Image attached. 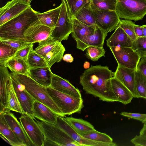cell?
<instances>
[{"instance_id": "4316f807", "label": "cell", "mask_w": 146, "mask_h": 146, "mask_svg": "<svg viewBox=\"0 0 146 146\" xmlns=\"http://www.w3.org/2000/svg\"><path fill=\"white\" fill-rule=\"evenodd\" d=\"M12 72L30 76V67L27 62L19 58H11L5 64Z\"/></svg>"}, {"instance_id": "ab89813d", "label": "cell", "mask_w": 146, "mask_h": 146, "mask_svg": "<svg viewBox=\"0 0 146 146\" xmlns=\"http://www.w3.org/2000/svg\"><path fill=\"white\" fill-rule=\"evenodd\" d=\"M135 24L134 22L131 20L125 19L120 20L119 24L133 41L137 38L134 28Z\"/></svg>"}, {"instance_id": "60d3db41", "label": "cell", "mask_w": 146, "mask_h": 146, "mask_svg": "<svg viewBox=\"0 0 146 146\" xmlns=\"http://www.w3.org/2000/svg\"><path fill=\"white\" fill-rule=\"evenodd\" d=\"M0 41L18 50L23 48L32 44L26 41L18 39L2 38H0Z\"/></svg>"}, {"instance_id": "3957f363", "label": "cell", "mask_w": 146, "mask_h": 146, "mask_svg": "<svg viewBox=\"0 0 146 146\" xmlns=\"http://www.w3.org/2000/svg\"><path fill=\"white\" fill-rule=\"evenodd\" d=\"M10 74L35 100L42 103L58 115L64 117L61 110L49 95L46 88L39 84L30 77L13 72Z\"/></svg>"}, {"instance_id": "4dcf8cb0", "label": "cell", "mask_w": 146, "mask_h": 146, "mask_svg": "<svg viewBox=\"0 0 146 146\" xmlns=\"http://www.w3.org/2000/svg\"><path fill=\"white\" fill-rule=\"evenodd\" d=\"M7 109L24 114L20 103L12 84L8 93L7 101Z\"/></svg>"}, {"instance_id": "603a6c76", "label": "cell", "mask_w": 146, "mask_h": 146, "mask_svg": "<svg viewBox=\"0 0 146 146\" xmlns=\"http://www.w3.org/2000/svg\"><path fill=\"white\" fill-rule=\"evenodd\" d=\"M111 85L113 92L118 102L126 105L130 103L133 96L130 91L123 84L113 77L111 79Z\"/></svg>"}, {"instance_id": "f1b7e54d", "label": "cell", "mask_w": 146, "mask_h": 146, "mask_svg": "<svg viewBox=\"0 0 146 146\" xmlns=\"http://www.w3.org/2000/svg\"><path fill=\"white\" fill-rule=\"evenodd\" d=\"M0 133L13 146H25L18 139L6 122L2 112H0Z\"/></svg>"}, {"instance_id": "7a4b0ae2", "label": "cell", "mask_w": 146, "mask_h": 146, "mask_svg": "<svg viewBox=\"0 0 146 146\" xmlns=\"http://www.w3.org/2000/svg\"><path fill=\"white\" fill-rule=\"evenodd\" d=\"M38 20L36 11L29 7L19 15L0 26V38L27 41L23 35L25 31Z\"/></svg>"}, {"instance_id": "9c48e42d", "label": "cell", "mask_w": 146, "mask_h": 146, "mask_svg": "<svg viewBox=\"0 0 146 146\" xmlns=\"http://www.w3.org/2000/svg\"><path fill=\"white\" fill-rule=\"evenodd\" d=\"M61 3L59 17L51 35L60 42L67 40L72 31V24L66 3L64 0H62Z\"/></svg>"}, {"instance_id": "83f0119b", "label": "cell", "mask_w": 146, "mask_h": 146, "mask_svg": "<svg viewBox=\"0 0 146 146\" xmlns=\"http://www.w3.org/2000/svg\"><path fill=\"white\" fill-rule=\"evenodd\" d=\"M64 118L71 126L82 136L85 133L96 130L91 124L82 119L72 117Z\"/></svg>"}, {"instance_id": "ba28073f", "label": "cell", "mask_w": 146, "mask_h": 146, "mask_svg": "<svg viewBox=\"0 0 146 146\" xmlns=\"http://www.w3.org/2000/svg\"><path fill=\"white\" fill-rule=\"evenodd\" d=\"M92 11L96 26L106 33L115 29L120 19L115 11H105L96 7L90 2Z\"/></svg>"}, {"instance_id": "816d5d0a", "label": "cell", "mask_w": 146, "mask_h": 146, "mask_svg": "<svg viewBox=\"0 0 146 146\" xmlns=\"http://www.w3.org/2000/svg\"><path fill=\"white\" fill-rule=\"evenodd\" d=\"M0 137H1L3 139V140L6 142L7 143L11 145V143L5 137L0 134Z\"/></svg>"}, {"instance_id": "bcb514c9", "label": "cell", "mask_w": 146, "mask_h": 146, "mask_svg": "<svg viewBox=\"0 0 146 146\" xmlns=\"http://www.w3.org/2000/svg\"><path fill=\"white\" fill-rule=\"evenodd\" d=\"M134 28L137 38L143 37V30L141 26L137 25L135 24Z\"/></svg>"}, {"instance_id": "1f68e13d", "label": "cell", "mask_w": 146, "mask_h": 146, "mask_svg": "<svg viewBox=\"0 0 146 146\" xmlns=\"http://www.w3.org/2000/svg\"><path fill=\"white\" fill-rule=\"evenodd\" d=\"M27 62L30 68L48 67L44 59L36 52L33 48L29 53Z\"/></svg>"}, {"instance_id": "ac0fdd59", "label": "cell", "mask_w": 146, "mask_h": 146, "mask_svg": "<svg viewBox=\"0 0 146 146\" xmlns=\"http://www.w3.org/2000/svg\"><path fill=\"white\" fill-rule=\"evenodd\" d=\"M107 35V33L97 26L94 33L83 36L79 40H76V48L84 51L90 46L103 47Z\"/></svg>"}, {"instance_id": "681fc988", "label": "cell", "mask_w": 146, "mask_h": 146, "mask_svg": "<svg viewBox=\"0 0 146 146\" xmlns=\"http://www.w3.org/2000/svg\"><path fill=\"white\" fill-rule=\"evenodd\" d=\"M83 66L86 69H87L90 67V63L88 61H86L84 64Z\"/></svg>"}, {"instance_id": "f5cc1de1", "label": "cell", "mask_w": 146, "mask_h": 146, "mask_svg": "<svg viewBox=\"0 0 146 146\" xmlns=\"http://www.w3.org/2000/svg\"><path fill=\"white\" fill-rule=\"evenodd\" d=\"M22 0L23 1L26 2V3H28L29 4H30V3H31V1L33 0Z\"/></svg>"}, {"instance_id": "e0dca14e", "label": "cell", "mask_w": 146, "mask_h": 146, "mask_svg": "<svg viewBox=\"0 0 146 146\" xmlns=\"http://www.w3.org/2000/svg\"><path fill=\"white\" fill-rule=\"evenodd\" d=\"M2 112L6 122L19 141L25 146H33L27 137L21 123L14 114L8 109Z\"/></svg>"}, {"instance_id": "277c9868", "label": "cell", "mask_w": 146, "mask_h": 146, "mask_svg": "<svg viewBox=\"0 0 146 146\" xmlns=\"http://www.w3.org/2000/svg\"><path fill=\"white\" fill-rule=\"evenodd\" d=\"M38 43L34 51L44 59L49 68L62 59L66 50L61 42L50 36Z\"/></svg>"}, {"instance_id": "f546056e", "label": "cell", "mask_w": 146, "mask_h": 146, "mask_svg": "<svg viewBox=\"0 0 146 146\" xmlns=\"http://www.w3.org/2000/svg\"><path fill=\"white\" fill-rule=\"evenodd\" d=\"M73 16L84 24L96 29L97 26L92 11L90 3L86 5Z\"/></svg>"}, {"instance_id": "52a82bcc", "label": "cell", "mask_w": 146, "mask_h": 146, "mask_svg": "<svg viewBox=\"0 0 146 146\" xmlns=\"http://www.w3.org/2000/svg\"><path fill=\"white\" fill-rule=\"evenodd\" d=\"M38 124L45 139L54 143L56 146H83L75 141L63 130L55 125L39 121Z\"/></svg>"}, {"instance_id": "f907efd6", "label": "cell", "mask_w": 146, "mask_h": 146, "mask_svg": "<svg viewBox=\"0 0 146 146\" xmlns=\"http://www.w3.org/2000/svg\"><path fill=\"white\" fill-rule=\"evenodd\" d=\"M141 26L143 28V36L146 37V25H143Z\"/></svg>"}, {"instance_id": "ee69618b", "label": "cell", "mask_w": 146, "mask_h": 146, "mask_svg": "<svg viewBox=\"0 0 146 146\" xmlns=\"http://www.w3.org/2000/svg\"><path fill=\"white\" fill-rule=\"evenodd\" d=\"M130 141L136 146H146V137L140 134L136 135Z\"/></svg>"}, {"instance_id": "ffe728a7", "label": "cell", "mask_w": 146, "mask_h": 146, "mask_svg": "<svg viewBox=\"0 0 146 146\" xmlns=\"http://www.w3.org/2000/svg\"><path fill=\"white\" fill-rule=\"evenodd\" d=\"M54 89L74 97L80 98L82 95L79 90L68 80L53 73L50 86Z\"/></svg>"}, {"instance_id": "30bf717a", "label": "cell", "mask_w": 146, "mask_h": 146, "mask_svg": "<svg viewBox=\"0 0 146 146\" xmlns=\"http://www.w3.org/2000/svg\"><path fill=\"white\" fill-rule=\"evenodd\" d=\"M19 119L30 141L34 146H43L45 137L38 124L31 116L22 114Z\"/></svg>"}, {"instance_id": "d6986e66", "label": "cell", "mask_w": 146, "mask_h": 146, "mask_svg": "<svg viewBox=\"0 0 146 146\" xmlns=\"http://www.w3.org/2000/svg\"><path fill=\"white\" fill-rule=\"evenodd\" d=\"M0 112L7 109L8 96L12 84L11 76L7 68L0 65Z\"/></svg>"}, {"instance_id": "d4e9b609", "label": "cell", "mask_w": 146, "mask_h": 146, "mask_svg": "<svg viewBox=\"0 0 146 146\" xmlns=\"http://www.w3.org/2000/svg\"><path fill=\"white\" fill-rule=\"evenodd\" d=\"M62 3L54 9H50L43 13L36 11V14L40 23L44 25L53 28L59 17Z\"/></svg>"}, {"instance_id": "2e32d148", "label": "cell", "mask_w": 146, "mask_h": 146, "mask_svg": "<svg viewBox=\"0 0 146 146\" xmlns=\"http://www.w3.org/2000/svg\"><path fill=\"white\" fill-rule=\"evenodd\" d=\"M136 70L118 65L113 76L131 92L133 97L139 98L140 97L136 88L135 81Z\"/></svg>"}, {"instance_id": "74e56055", "label": "cell", "mask_w": 146, "mask_h": 146, "mask_svg": "<svg viewBox=\"0 0 146 146\" xmlns=\"http://www.w3.org/2000/svg\"><path fill=\"white\" fill-rule=\"evenodd\" d=\"M98 9L105 11H115L117 0H90Z\"/></svg>"}, {"instance_id": "8d00e7d4", "label": "cell", "mask_w": 146, "mask_h": 146, "mask_svg": "<svg viewBox=\"0 0 146 146\" xmlns=\"http://www.w3.org/2000/svg\"><path fill=\"white\" fill-rule=\"evenodd\" d=\"M106 51L103 47L90 46L86 49V56L91 60L97 61L101 57L105 56Z\"/></svg>"}, {"instance_id": "8fae6325", "label": "cell", "mask_w": 146, "mask_h": 146, "mask_svg": "<svg viewBox=\"0 0 146 146\" xmlns=\"http://www.w3.org/2000/svg\"><path fill=\"white\" fill-rule=\"evenodd\" d=\"M109 48L118 65L136 70L141 58L132 47H114Z\"/></svg>"}, {"instance_id": "44dd1931", "label": "cell", "mask_w": 146, "mask_h": 146, "mask_svg": "<svg viewBox=\"0 0 146 146\" xmlns=\"http://www.w3.org/2000/svg\"><path fill=\"white\" fill-rule=\"evenodd\" d=\"M111 36L106 40L107 46L110 47H132L133 40L119 25Z\"/></svg>"}, {"instance_id": "7c38bea8", "label": "cell", "mask_w": 146, "mask_h": 146, "mask_svg": "<svg viewBox=\"0 0 146 146\" xmlns=\"http://www.w3.org/2000/svg\"><path fill=\"white\" fill-rule=\"evenodd\" d=\"M58 126L68 135L74 141L83 146H116L117 144L111 143L98 142L84 138L78 134L65 120L64 117L57 115L56 123Z\"/></svg>"}, {"instance_id": "4fadbf2b", "label": "cell", "mask_w": 146, "mask_h": 146, "mask_svg": "<svg viewBox=\"0 0 146 146\" xmlns=\"http://www.w3.org/2000/svg\"><path fill=\"white\" fill-rule=\"evenodd\" d=\"M11 75L12 82L24 114L34 117L33 103L35 100L13 76Z\"/></svg>"}, {"instance_id": "d6a6232c", "label": "cell", "mask_w": 146, "mask_h": 146, "mask_svg": "<svg viewBox=\"0 0 146 146\" xmlns=\"http://www.w3.org/2000/svg\"><path fill=\"white\" fill-rule=\"evenodd\" d=\"M17 50V49L0 41V65L4 66L5 63Z\"/></svg>"}, {"instance_id": "b9f144b4", "label": "cell", "mask_w": 146, "mask_h": 146, "mask_svg": "<svg viewBox=\"0 0 146 146\" xmlns=\"http://www.w3.org/2000/svg\"><path fill=\"white\" fill-rule=\"evenodd\" d=\"M33 48V44L32 43L23 48L18 50L11 58H21L27 62L28 55L30 51Z\"/></svg>"}, {"instance_id": "9a60e30c", "label": "cell", "mask_w": 146, "mask_h": 146, "mask_svg": "<svg viewBox=\"0 0 146 146\" xmlns=\"http://www.w3.org/2000/svg\"><path fill=\"white\" fill-rule=\"evenodd\" d=\"M53 29L41 24L38 20L29 27L23 35L27 42L39 43L51 36Z\"/></svg>"}, {"instance_id": "f35d334b", "label": "cell", "mask_w": 146, "mask_h": 146, "mask_svg": "<svg viewBox=\"0 0 146 146\" xmlns=\"http://www.w3.org/2000/svg\"><path fill=\"white\" fill-rule=\"evenodd\" d=\"M132 48L141 58L146 56V37L137 38L133 41Z\"/></svg>"}, {"instance_id": "7dc6e473", "label": "cell", "mask_w": 146, "mask_h": 146, "mask_svg": "<svg viewBox=\"0 0 146 146\" xmlns=\"http://www.w3.org/2000/svg\"><path fill=\"white\" fill-rule=\"evenodd\" d=\"M62 60L67 62L72 63L74 61V58L71 54H66L63 56Z\"/></svg>"}, {"instance_id": "db71d44e", "label": "cell", "mask_w": 146, "mask_h": 146, "mask_svg": "<svg viewBox=\"0 0 146 146\" xmlns=\"http://www.w3.org/2000/svg\"><path fill=\"white\" fill-rule=\"evenodd\" d=\"M143 127L146 128V119L145 120V123H144V125Z\"/></svg>"}, {"instance_id": "7402d4cb", "label": "cell", "mask_w": 146, "mask_h": 146, "mask_svg": "<svg viewBox=\"0 0 146 146\" xmlns=\"http://www.w3.org/2000/svg\"><path fill=\"white\" fill-rule=\"evenodd\" d=\"M34 117L41 121L55 125L58 115L47 106L37 101L33 104Z\"/></svg>"}, {"instance_id": "5bb4252c", "label": "cell", "mask_w": 146, "mask_h": 146, "mask_svg": "<svg viewBox=\"0 0 146 146\" xmlns=\"http://www.w3.org/2000/svg\"><path fill=\"white\" fill-rule=\"evenodd\" d=\"M31 7L22 0H11L0 8V26L19 15Z\"/></svg>"}, {"instance_id": "c3c4849f", "label": "cell", "mask_w": 146, "mask_h": 146, "mask_svg": "<svg viewBox=\"0 0 146 146\" xmlns=\"http://www.w3.org/2000/svg\"><path fill=\"white\" fill-rule=\"evenodd\" d=\"M140 134L146 137V128L143 127L140 131Z\"/></svg>"}, {"instance_id": "8992f818", "label": "cell", "mask_w": 146, "mask_h": 146, "mask_svg": "<svg viewBox=\"0 0 146 146\" xmlns=\"http://www.w3.org/2000/svg\"><path fill=\"white\" fill-rule=\"evenodd\" d=\"M115 11L120 18L142 20L146 14V0H117Z\"/></svg>"}, {"instance_id": "e575fe53", "label": "cell", "mask_w": 146, "mask_h": 146, "mask_svg": "<svg viewBox=\"0 0 146 146\" xmlns=\"http://www.w3.org/2000/svg\"><path fill=\"white\" fill-rule=\"evenodd\" d=\"M136 88L140 98L146 99V78L139 70H136Z\"/></svg>"}, {"instance_id": "836d02e7", "label": "cell", "mask_w": 146, "mask_h": 146, "mask_svg": "<svg viewBox=\"0 0 146 146\" xmlns=\"http://www.w3.org/2000/svg\"><path fill=\"white\" fill-rule=\"evenodd\" d=\"M85 138L98 142L111 143L113 139L108 135L96 130L85 133L82 135Z\"/></svg>"}, {"instance_id": "7bdbcfd3", "label": "cell", "mask_w": 146, "mask_h": 146, "mask_svg": "<svg viewBox=\"0 0 146 146\" xmlns=\"http://www.w3.org/2000/svg\"><path fill=\"white\" fill-rule=\"evenodd\" d=\"M120 115L125 117L139 120L144 123L146 119V114L123 112Z\"/></svg>"}, {"instance_id": "5b68a950", "label": "cell", "mask_w": 146, "mask_h": 146, "mask_svg": "<svg viewBox=\"0 0 146 146\" xmlns=\"http://www.w3.org/2000/svg\"><path fill=\"white\" fill-rule=\"evenodd\" d=\"M51 98L61 110L64 117L80 112L84 107L82 98H78L64 94L53 89L46 88Z\"/></svg>"}, {"instance_id": "484cf974", "label": "cell", "mask_w": 146, "mask_h": 146, "mask_svg": "<svg viewBox=\"0 0 146 146\" xmlns=\"http://www.w3.org/2000/svg\"><path fill=\"white\" fill-rule=\"evenodd\" d=\"M70 19L72 24L71 35L76 40H79L83 36L94 33L96 29L84 24L74 16L71 17Z\"/></svg>"}, {"instance_id": "f6af8a7d", "label": "cell", "mask_w": 146, "mask_h": 146, "mask_svg": "<svg viewBox=\"0 0 146 146\" xmlns=\"http://www.w3.org/2000/svg\"><path fill=\"white\" fill-rule=\"evenodd\" d=\"M136 70H139L146 78V56L141 58Z\"/></svg>"}, {"instance_id": "cb8c5ba5", "label": "cell", "mask_w": 146, "mask_h": 146, "mask_svg": "<svg viewBox=\"0 0 146 146\" xmlns=\"http://www.w3.org/2000/svg\"><path fill=\"white\" fill-rule=\"evenodd\" d=\"M30 76L41 85L46 88L50 86L53 73L48 67L30 68Z\"/></svg>"}, {"instance_id": "d590c367", "label": "cell", "mask_w": 146, "mask_h": 146, "mask_svg": "<svg viewBox=\"0 0 146 146\" xmlns=\"http://www.w3.org/2000/svg\"><path fill=\"white\" fill-rule=\"evenodd\" d=\"M66 3L70 17L80 9L90 3V0H64Z\"/></svg>"}, {"instance_id": "6da1fadb", "label": "cell", "mask_w": 146, "mask_h": 146, "mask_svg": "<svg viewBox=\"0 0 146 146\" xmlns=\"http://www.w3.org/2000/svg\"><path fill=\"white\" fill-rule=\"evenodd\" d=\"M114 72L107 66H91L80 76V84L88 94L107 102H118L111 85Z\"/></svg>"}]
</instances>
